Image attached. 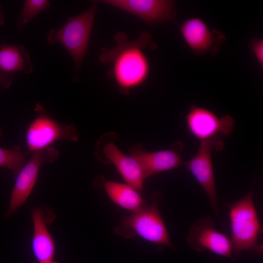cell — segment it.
Returning a JSON list of instances; mask_svg holds the SVG:
<instances>
[{"mask_svg": "<svg viewBox=\"0 0 263 263\" xmlns=\"http://www.w3.org/2000/svg\"><path fill=\"white\" fill-rule=\"evenodd\" d=\"M58 156V150L53 147L33 152L29 161L17 174L9 208L5 214L6 218L10 217L26 202L35 185L41 165L44 163H54Z\"/></svg>", "mask_w": 263, "mask_h": 263, "instance_id": "52a82bcc", "label": "cell"}, {"mask_svg": "<svg viewBox=\"0 0 263 263\" xmlns=\"http://www.w3.org/2000/svg\"><path fill=\"white\" fill-rule=\"evenodd\" d=\"M181 36L191 51L194 54L217 55L225 37L217 30H210L201 19L190 18L179 26Z\"/></svg>", "mask_w": 263, "mask_h": 263, "instance_id": "8fae6325", "label": "cell"}, {"mask_svg": "<svg viewBox=\"0 0 263 263\" xmlns=\"http://www.w3.org/2000/svg\"><path fill=\"white\" fill-rule=\"evenodd\" d=\"M0 85L2 86V80H1L0 76Z\"/></svg>", "mask_w": 263, "mask_h": 263, "instance_id": "7402d4cb", "label": "cell"}, {"mask_svg": "<svg viewBox=\"0 0 263 263\" xmlns=\"http://www.w3.org/2000/svg\"><path fill=\"white\" fill-rule=\"evenodd\" d=\"M27 155L18 147L11 149L0 147V167L6 168L17 175L24 165Z\"/></svg>", "mask_w": 263, "mask_h": 263, "instance_id": "e0dca14e", "label": "cell"}, {"mask_svg": "<svg viewBox=\"0 0 263 263\" xmlns=\"http://www.w3.org/2000/svg\"><path fill=\"white\" fill-rule=\"evenodd\" d=\"M4 23V18L2 11L1 7L0 5V26L2 25Z\"/></svg>", "mask_w": 263, "mask_h": 263, "instance_id": "ffe728a7", "label": "cell"}, {"mask_svg": "<svg viewBox=\"0 0 263 263\" xmlns=\"http://www.w3.org/2000/svg\"><path fill=\"white\" fill-rule=\"evenodd\" d=\"M114 39L116 45L110 49L102 48L99 60L103 64L110 66L108 76L122 93L128 94L148 79L150 64L144 51L156 49L157 45L147 32L142 33L133 41L129 40L123 32L115 34Z\"/></svg>", "mask_w": 263, "mask_h": 263, "instance_id": "6da1fadb", "label": "cell"}, {"mask_svg": "<svg viewBox=\"0 0 263 263\" xmlns=\"http://www.w3.org/2000/svg\"><path fill=\"white\" fill-rule=\"evenodd\" d=\"M47 0H26L18 19L17 29L21 31L36 16L50 7Z\"/></svg>", "mask_w": 263, "mask_h": 263, "instance_id": "ac0fdd59", "label": "cell"}, {"mask_svg": "<svg viewBox=\"0 0 263 263\" xmlns=\"http://www.w3.org/2000/svg\"><path fill=\"white\" fill-rule=\"evenodd\" d=\"M33 232L31 239V249L38 263L53 261L56 253L55 241L50 233L43 210L34 208L32 210Z\"/></svg>", "mask_w": 263, "mask_h": 263, "instance_id": "9a60e30c", "label": "cell"}, {"mask_svg": "<svg viewBox=\"0 0 263 263\" xmlns=\"http://www.w3.org/2000/svg\"><path fill=\"white\" fill-rule=\"evenodd\" d=\"M98 1H93L90 8L68 19L59 29H52L47 37L50 45L59 42L72 56L77 72L87 52Z\"/></svg>", "mask_w": 263, "mask_h": 263, "instance_id": "3957f363", "label": "cell"}, {"mask_svg": "<svg viewBox=\"0 0 263 263\" xmlns=\"http://www.w3.org/2000/svg\"><path fill=\"white\" fill-rule=\"evenodd\" d=\"M183 150V143L176 141L168 150L148 152L138 145L133 147L130 152L139 163L147 178L183 166L181 157Z\"/></svg>", "mask_w": 263, "mask_h": 263, "instance_id": "7c38bea8", "label": "cell"}, {"mask_svg": "<svg viewBox=\"0 0 263 263\" xmlns=\"http://www.w3.org/2000/svg\"><path fill=\"white\" fill-rule=\"evenodd\" d=\"M104 189L113 203L132 213L147 205L141 192L127 184L108 181L105 183Z\"/></svg>", "mask_w": 263, "mask_h": 263, "instance_id": "2e32d148", "label": "cell"}, {"mask_svg": "<svg viewBox=\"0 0 263 263\" xmlns=\"http://www.w3.org/2000/svg\"><path fill=\"white\" fill-rule=\"evenodd\" d=\"M160 198L158 194L150 205L125 217L115 232L128 238L137 235L150 243L174 249L159 210Z\"/></svg>", "mask_w": 263, "mask_h": 263, "instance_id": "277c9868", "label": "cell"}, {"mask_svg": "<svg viewBox=\"0 0 263 263\" xmlns=\"http://www.w3.org/2000/svg\"><path fill=\"white\" fill-rule=\"evenodd\" d=\"M128 12L148 25L164 24L176 14L175 2L170 0H103L98 1Z\"/></svg>", "mask_w": 263, "mask_h": 263, "instance_id": "30bf717a", "label": "cell"}, {"mask_svg": "<svg viewBox=\"0 0 263 263\" xmlns=\"http://www.w3.org/2000/svg\"><path fill=\"white\" fill-rule=\"evenodd\" d=\"M187 129L201 141L216 136H228L232 132L234 120L230 115L219 117L213 111L192 105L185 116Z\"/></svg>", "mask_w": 263, "mask_h": 263, "instance_id": "ba28073f", "label": "cell"}, {"mask_svg": "<svg viewBox=\"0 0 263 263\" xmlns=\"http://www.w3.org/2000/svg\"><path fill=\"white\" fill-rule=\"evenodd\" d=\"M254 192L250 191L238 201L225 203L229 210L231 242L236 256L244 251H253L261 254L263 245L259 242L263 233L254 203Z\"/></svg>", "mask_w": 263, "mask_h": 263, "instance_id": "7a4b0ae2", "label": "cell"}, {"mask_svg": "<svg viewBox=\"0 0 263 263\" xmlns=\"http://www.w3.org/2000/svg\"><path fill=\"white\" fill-rule=\"evenodd\" d=\"M224 143L220 136L201 141L196 153L184 165L192 173L205 191L215 214H220L212 161L213 150L221 151Z\"/></svg>", "mask_w": 263, "mask_h": 263, "instance_id": "8992f818", "label": "cell"}, {"mask_svg": "<svg viewBox=\"0 0 263 263\" xmlns=\"http://www.w3.org/2000/svg\"><path fill=\"white\" fill-rule=\"evenodd\" d=\"M32 70L29 54L23 45L0 43V76L2 86L9 87L17 73L29 74Z\"/></svg>", "mask_w": 263, "mask_h": 263, "instance_id": "5bb4252c", "label": "cell"}, {"mask_svg": "<svg viewBox=\"0 0 263 263\" xmlns=\"http://www.w3.org/2000/svg\"><path fill=\"white\" fill-rule=\"evenodd\" d=\"M187 241L188 245L197 252L208 250L231 258L232 247L230 239L216 230L215 222L211 217H202L194 222L190 226Z\"/></svg>", "mask_w": 263, "mask_h": 263, "instance_id": "9c48e42d", "label": "cell"}, {"mask_svg": "<svg viewBox=\"0 0 263 263\" xmlns=\"http://www.w3.org/2000/svg\"><path fill=\"white\" fill-rule=\"evenodd\" d=\"M96 156L104 163H112L126 184L142 192L146 177L141 166L134 158L124 154L113 142L104 146L97 144Z\"/></svg>", "mask_w": 263, "mask_h": 263, "instance_id": "4fadbf2b", "label": "cell"}, {"mask_svg": "<svg viewBox=\"0 0 263 263\" xmlns=\"http://www.w3.org/2000/svg\"><path fill=\"white\" fill-rule=\"evenodd\" d=\"M58 263L57 262L53 261H53L48 262H46V263Z\"/></svg>", "mask_w": 263, "mask_h": 263, "instance_id": "44dd1931", "label": "cell"}, {"mask_svg": "<svg viewBox=\"0 0 263 263\" xmlns=\"http://www.w3.org/2000/svg\"><path fill=\"white\" fill-rule=\"evenodd\" d=\"M34 111L37 115L26 132V142L29 151H35L50 147L57 140L77 141L78 134L75 127L62 124L49 115L39 103Z\"/></svg>", "mask_w": 263, "mask_h": 263, "instance_id": "5b68a950", "label": "cell"}, {"mask_svg": "<svg viewBox=\"0 0 263 263\" xmlns=\"http://www.w3.org/2000/svg\"><path fill=\"white\" fill-rule=\"evenodd\" d=\"M249 47L253 56L259 64L263 68V40L261 38H253L249 42Z\"/></svg>", "mask_w": 263, "mask_h": 263, "instance_id": "d6986e66", "label": "cell"}]
</instances>
